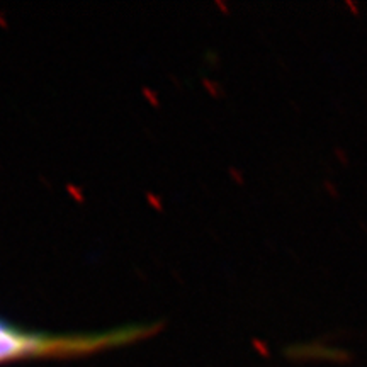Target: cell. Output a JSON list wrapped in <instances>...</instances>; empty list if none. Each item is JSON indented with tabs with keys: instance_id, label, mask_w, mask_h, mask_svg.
Segmentation results:
<instances>
[{
	"instance_id": "cell-1",
	"label": "cell",
	"mask_w": 367,
	"mask_h": 367,
	"mask_svg": "<svg viewBox=\"0 0 367 367\" xmlns=\"http://www.w3.org/2000/svg\"><path fill=\"white\" fill-rule=\"evenodd\" d=\"M157 328L155 325H129L101 332L48 333L26 330L0 318V364L26 359L90 356L146 338L157 332Z\"/></svg>"
}]
</instances>
